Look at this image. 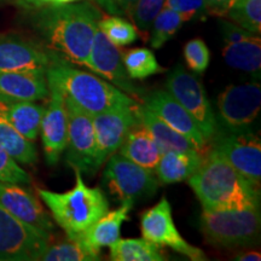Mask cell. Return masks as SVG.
<instances>
[{"label": "cell", "instance_id": "1", "mask_svg": "<svg viewBox=\"0 0 261 261\" xmlns=\"http://www.w3.org/2000/svg\"><path fill=\"white\" fill-rule=\"evenodd\" d=\"M99 9L91 3L52 5L42 11L38 25L46 47L68 63L86 67L98 22Z\"/></svg>", "mask_w": 261, "mask_h": 261}, {"label": "cell", "instance_id": "2", "mask_svg": "<svg viewBox=\"0 0 261 261\" xmlns=\"http://www.w3.org/2000/svg\"><path fill=\"white\" fill-rule=\"evenodd\" d=\"M203 210L260 207V188L211 150L200 168L188 179Z\"/></svg>", "mask_w": 261, "mask_h": 261}, {"label": "cell", "instance_id": "3", "mask_svg": "<svg viewBox=\"0 0 261 261\" xmlns=\"http://www.w3.org/2000/svg\"><path fill=\"white\" fill-rule=\"evenodd\" d=\"M48 87L60 91L65 98L91 116L117 107L139 103L114 85L96 75L75 69L70 63L52 65L46 71Z\"/></svg>", "mask_w": 261, "mask_h": 261}, {"label": "cell", "instance_id": "4", "mask_svg": "<svg viewBox=\"0 0 261 261\" xmlns=\"http://www.w3.org/2000/svg\"><path fill=\"white\" fill-rule=\"evenodd\" d=\"M75 187L67 192H54L39 189V197L50 210L54 220L64 230L69 240L86 231L109 211V202L99 188H90L83 173L73 168Z\"/></svg>", "mask_w": 261, "mask_h": 261}, {"label": "cell", "instance_id": "5", "mask_svg": "<svg viewBox=\"0 0 261 261\" xmlns=\"http://www.w3.org/2000/svg\"><path fill=\"white\" fill-rule=\"evenodd\" d=\"M200 228L205 242L215 248L233 249L259 242L260 207L246 210H203Z\"/></svg>", "mask_w": 261, "mask_h": 261}, {"label": "cell", "instance_id": "6", "mask_svg": "<svg viewBox=\"0 0 261 261\" xmlns=\"http://www.w3.org/2000/svg\"><path fill=\"white\" fill-rule=\"evenodd\" d=\"M103 178L110 194L121 202L133 204L154 197L160 185L152 169L137 165L120 152L109 156Z\"/></svg>", "mask_w": 261, "mask_h": 261}, {"label": "cell", "instance_id": "7", "mask_svg": "<svg viewBox=\"0 0 261 261\" xmlns=\"http://www.w3.org/2000/svg\"><path fill=\"white\" fill-rule=\"evenodd\" d=\"M167 92L174 98L200 127L205 140H211L218 129L215 114L208 99L203 85L181 64L169 73L166 80Z\"/></svg>", "mask_w": 261, "mask_h": 261}, {"label": "cell", "instance_id": "8", "mask_svg": "<svg viewBox=\"0 0 261 261\" xmlns=\"http://www.w3.org/2000/svg\"><path fill=\"white\" fill-rule=\"evenodd\" d=\"M212 150L260 188L261 181V142L253 132L243 129L218 130L211 138Z\"/></svg>", "mask_w": 261, "mask_h": 261}, {"label": "cell", "instance_id": "9", "mask_svg": "<svg viewBox=\"0 0 261 261\" xmlns=\"http://www.w3.org/2000/svg\"><path fill=\"white\" fill-rule=\"evenodd\" d=\"M51 234L29 226L0 204V261H35L50 244Z\"/></svg>", "mask_w": 261, "mask_h": 261}, {"label": "cell", "instance_id": "10", "mask_svg": "<svg viewBox=\"0 0 261 261\" xmlns=\"http://www.w3.org/2000/svg\"><path fill=\"white\" fill-rule=\"evenodd\" d=\"M142 234L143 238L158 247H168L191 261H207L208 257L200 248L192 246L179 233L173 221L172 207L167 198L156 203L154 207L142 214Z\"/></svg>", "mask_w": 261, "mask_h": 261}, {"label": "cell", "instance_id": "11", "mask_svg": "<svg viewBox=\"0 0 261 261\" xmlns=\"http://www.w3.org/2000/svg\"><path fill=\"white\" fill-rule=\"evenodd\" d=\"M68 114L67 162L71 168L81 173L94 174L96 159V135L92 116L64 97Z\"/></svg>", "mask_w": 261, "mask_h": 261}, {"label": "cell", "instance_id": "12", "mask_svg": "<svg viewBox=\"0 0 261 261\" xmlns=\"http://www.w3.org/2000/svg\"><path fill=\"white\" fill-rule=\"evenodd\" d=\"M86 67L103 76L137 102H140L144 98V90L133 83V79H130L127 73L122 61V52L109 41L99 28H97L94 34Z\"/></svg>", "mask_w": 261, "mask_h": 261}, {"label": "cell", "instance_id": "13", "mask_svg": "<svg viewBox=\"0 0 261 261\" xmlns=\"http://www.w3.org/2000/svg\"><path fill=\"white\" fill-rule=\"evenodd\" d=\"M138 104L113 108L92 116L96 135V171L109 159L110 155L119 150L130 128L139 123L136 112Z\"/></svg>", "mask_w": 261, "mask_h": 261}, {"label": "cell", "instance_id": "14", "mask_svg": "<svg viewBox=\"0 0 261 261\" xmlns=\"http://www.w3.org/2000/svg\"><path fill=\"white\" fill-rule=\"evenodd\" d=\"M60 63L68 62L50 48L16 37L0 39V71L46 75L48 68Z\"/></svg>", "mask_w": 261, "mask_h": 261}, {"label": "cell", "instance_id": "15", "mask_svg": "<svg viewBox=\"0 0 261 261\" xmlns=\"http://www.w3.org/2000/svg\"><path fill=\"white\" fill-rule=\"evenodd\" d=\"M219 115L232 129H243L255 121L261 107L259 83L228 85L217 99Z\"/></svg>", "mask_w": 261, "mask_h": 261}, {"label": "cell", "instance_id": "16", "mask_svg": "<svg viewBox=\"0 0 261 261\" xmlns=\"http://www.w3.org/2000/svg\"><path fill=\"white\" fill-rule=\"evenodd\" d=\"M225 62L254 77H260L261 40L256 34L241 28L233 22L221 21Z\"/></svg>", "mask_w": 261, "mask_h": 261}, {"label": "cell", "instance_id": "17", "mask_svg": "<svg viewBox=\"0 0 261 261\" xmlns=\"http://www.w3.org/2000/svg\"><path fill=\"white\" fill-rule=\"evenodd\" d=\"M50 100L42 115L40 130L42 148L48 165L54 166L60 161L62 152L68 142V114L64 96L60 91L48 87Z\"/></svg>", "mask_w": 261, "mask_h": 261}, {"label": "cell", "instance_id": "18", "mask_svg": "<svg viewBox=\"0 0 261 261\" xmlns=\"http://www.w3.org/2000/svg\"><path fill=\"white\" fill-rule=\"evenodd\" d=\"M0 204L29 226L51 234L55 224L40 201L27 189L19 184L0 181Z\"/></svg>", "mask_w": 261, "mask_h": 261}, {"label": "cell", "instance_id": "19", "mask_svg": "<svg viewBox=\"0 0 261 261\" xmlns=\"http://www.w3.org/2000/svg\"><path fill=\"white\" fill-rule=\"evenodd\" d=\"M143 104L171 126L173 129L188 137L198 148L204 150L207 140L202 135L195 119L167 91L158 90L152 93L145 94L143 98Z\"/></svg>", "mask_w": 261, "mask_h": 261}, {"label": "cell", "instance_id": "20", "mask_svg": "<svg viewBox=\"0 0 261 261\" xmlns=\"http://www.w3.org/2000/svg\"><path fill=\"white\" fill-rule=\"evenodd\" d=\"M133 203L121 202V205L115 211H108L102 218L91 225L86 231L71 238L80 244L91 255L100 259V249L110 247L120 238L121 226L128 220V214L132 211Z\"/></svg>", "mask_w": 261, "mask_h": 261}, {"label": "cell", "instance_id": "21", "mask_svg": "<svg viewBox=\"0 0 261 261\" xmlns=\"http://www.w3.org/2000/svg\"><path fill=\"white\" fill-rule=\"evenodd\" d=\"M136 112L137 116H138L139 125L144 127L152 136L161 152L202 151V149L198 148L191 139L173 129L171 126L167 125L162 119H160L144 104H138Z\"/></svg>", "mask_w": 261, "mask_h": 261}, {"label": "cell", "instance_id": "22", "mask_svg": "<svg viewBox=\"0 0 261 261\" xmlns=\"http://www.w3.org/2000/svg\"><path fill=\"white\" fill-rule=\"evenodd\" d=\"M44 113L45 107L41 104L12 99L0 94V115L32 142L38 138Z\"/></svg>", "mask_w": 261, "mask_h": 261}, {"label": "cell", "instance_id": "23", "mask_svg": "<svg viewBox=\"0 0 261 261\" xmlns=\"http://www.w3.org/2000/svg\"><path fill=\"white\" fill-rule=\"evenodd\" d=\"M0 94L28 102L46 99L50 94L46 75L0 71Z\"/></svg>", "mask_w": 261, "mask_h": 261}, {"label": "cell", "instance_id": "24", "mask_svg": "<svg viewBox=\"0 0 261 261\" xmlns=\"http://www.w3.org/2000/svg\"><path fill=\"white\" fill-rule=\"evenodd\" d=\"M203 160L202 151H166L154 171L161 184H175L194 175Z\"/></svg>", "mask_w": 261, "mask_h": 261}, {"label": "cell", "instance_id": "25", "mask_svg": "<svg viewBox=\"0 0 261 261\" xmlns=\"http://www.w3.org/2000/svg\"><path fill=\"white\" fill-rule=\"evenodd\" d=\"M119 152L137 165L152 171L162 155L152 136L139 123L130 128Z\"/></svg>", "mask_w": 261, "mask_h": 261}, {"label": "cell", "instance_id": "26", "mask_svg": "<svg viewBox=\"0 0 261 261\" xmlns=\"http://www.w3.org/2000/svg\"><path fill=\"white\" fill-rule=\"evenodd\" d=\"M110 248L114 261H163L166 257L156 244L145 238H119Z\"/></svg>", "mask_w": 261, "mask_h": 261}, {"label": "cell", "instance_id": "27", "mask_svg": "<svg viewBox=\"0 0 261 261\" xmlns=\"http://www.w3.org/2000/svg\"><path fill=\"white\" fill-rule=\"evenodd\" d=\"M0 148L4 149L16 162L34 165L38 161V151L32 140L22 136L14 126L0 115Z\"/></svg>", "mask_w": 261, "mask_h": 261}, {"label": "cell", "instance_id": "28", "mask_svg": "<svg viewBox=\"0 0 261 261\" xmlns=\"http://www.w3.org/2000/svg\"><path fill=\"white\" fill-rule=\"evenodd\" d=\"M122 61L127 73L133 80L146 79L166 70L159 64L154 52L145 47L127 50L122 54Z\"/></svg>", "mask_w": 261, "mask_h": 261}, {"label": "cell", "instance_id": "29", "mask_svg": "<svg viewBox=\"0 0 261 261\" xmlns=\"http://www.w3.org/2000/svg\"><path fill=\"white\" fill-rule=\"evenodd\" d=\"M184 19L178 12L163 6L161 11L156 15L152 21L151 35H150V45L152 48H161L163 45L175 35L181 28Z\"/></svg>", "mask_w": 261, "mask_h": 261}, {"label": "cell", "instance_id": "30", "mask_svg": "<svg viewBox=\"0 0 261 261\" xmlns=\"http://www.w3.org/2000/svg\"><path fill=\"white\" fill-rule=\"evenodd\" d=\"M98 28L117 47L127 46L138 39V29L121 16H102Z\"/></svg>", "mask_w": 261, "mask_h": 261}, {"label": "cell", "instance_id": "31", "mask_svg": "<svg viewBox=\"0 0 261 261\" xmlns=\"http://www.w3.org/2000/svg\"><path fill=\"white\" fill-rule=\"evenodd\" d=\"M226 16L253 34L261 33V0H236Z\"/></svg>", "mask_w": 261, "mask_h": 261}, {"label": "cell", "instance_id": "32", "mask_svg": "<svg viewBox=\"0 0 261 261\" xmlns=\"http://www.w3.org/2000/svg\"><path fill=\"white\" fill-rule=\"evenodd\" d=\"M44 261H97L96 256L91 255L79 243L73 240L48 244L40 259Z\"/></svg>", "mask_w": 261, "mask_h": 261}, {"label": "cell", "instance_id": "33", "mask_svg": "<svg viewBox=\"0 0 261 261\" xmlns=\"http://www.w3.org/2000/svg\"><path fill=\"white\" fill-rule=\"evenodd\" d=\"M184 58L189 69L196 74L204 73L211 62V52L201 38L192 39L184 46Z\"/></svg>", "mask_w": 261, "mask_h": 261}, {"label": "cell", "instance_id": "34", "mask_svg": "<svg viewBox=\"0 0 261 261\" xmlns=\"http://www.w3.org/2000/svg\"><path fill=\"white\" fill-rule=\"evenodd\" d=\"M165 3L166 0H138L130 15L137 29L143 32L150 31L152 21L161 11Z\"/></svg>", "mask_w": 261, "mask_h": 261}, {"label": "cell", "instance_id": "35", "mask_svg": "<svg viewBox=\"0 0 261 261\" xmlns=\"http://www.w3.org/2000/svg\"><path fill=\"white\" fill-rule=\"evenodd\" d=\"M0 181L15 182L19 185L29 184L32 181L31 175L2 148H0Z\"/></svg>", "mask_w": 261, "mask_h": 261}, {"label": "cell", "instance_id": "36", "mask_svg": "<svg viewBox=\"0 0 261 261\" xmlns=\"http://www.w3.org/2000/svg\"><path fill=\"white\" fill-rule=\"evenodd\" d=\"M166 8L178 12L184 22L195 18H204L210 15L205 8L204 0H166Z\"/></svg>", "mask_w": 261, "mask_h": 261}, {"label": "cell", "instance_id": "37", "mask_svg": "<svg viewBox=\"0 0 261 261\" xmlns=\"http://www.w3.org/2000/svg\"><path fill=\"white\" fill-rule=\"evenodd\" d=\"M100 8L115 16H129L132 15L133 9L138 0H94Z\"/></svg>", "mask_w": 261, "mask_h": 261}, {"label": "cell", "instance_id": "38", "mask_svg": "<svg viewBox=\"0 0 261 261\" xmlns=\"http://www.w3.org/2000/svg\"><path fill=\"white\" fill-rule=\"evenodd\" d=\"M234 2L236 0H204L208 14L215 16H226Z\"/></svg>", "mask_w": 261, "mask_h": 261}, {"label": "cell", "instance_id": "39", "mask_svg": "<svg viewBox=\"0 0 261 261\" xmlns=\"http://www.w3.org/2000/svg\"><path fill=\"white\" fill-rule=\"evenodd\" d=\"M234 260L240 261H260L261 260V254L255 250H249V252H242L238 253L234 256Z\"/></svg>", "mask_w": 261, "mask_h": 261}, {"label": "cell", "instance_id": "40", "mask_svg": "<svg viewBox=\"0 0 261 261\" xmlns=\"http://www.w3.org/2000/svg\"><path fill=\"white\" fill-rule=\"evenodd\" d=\"M80 0H50L48 4L51 5H64V4H70V3H76Z\"/></svg>", "mask_w": 261, "mask_h": 261}, {"label": "cell", "instance_id": "41", "mask_svg": "<svg viewBox=\"0 0 261 261\" xmlns=\"http://www.w3.org/2000/svg\"><path fill=\"white\" fill-rule=\"evenodd\" d=\"M23 2L32 3V4H35V5H41V4H48L50 0H23Z\"/></svg>", "mask_w": 261, "mask_h": 261}]
</instances>
